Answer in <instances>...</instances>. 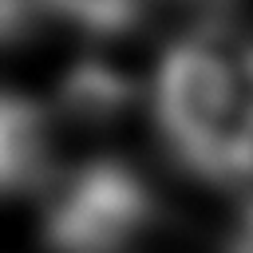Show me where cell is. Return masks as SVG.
<instances>
[{
	"mask_svg": "<svg viewBox=\"0 0 253 253\" xmlns=\"http://www.w3.org/2000/svg\"><path fill=\"white\" fill-rule=\"evenodd\" d=\"M158 123L194 170L237 182L253 174V75L210 32L170 43L154 83Z\"/></svg>",
	"mask_w": 253,
	"mask_h": 253,
	"instance_id": "obj_1",
	"label": "cell"
},
{
	"mask_svg": "<svg viewBox=\"0 0 253 253\" xmlns=\"http://www.w3.org/2000/svg\"><path fill=\"white\" fill-rule=\"evenodd\" d=\"M229 253H253V202H249V210H245L241 221H237V233H233Z\"/></svg>",
	"mask_w": 253,
	"mask_h": 253,
	"instance_id": "obj_5",
	"label": "cell"
},
{
	"mask_svg": "<svg viewBox=\"0 0 253 253\" xmlns=\"http://www.w3.org/2000/svg\"><path fill=\"white\" fill-rule=\"evenodd\" d=\"M150 217L142 182L119 162H91L47 202V241L55 253H115Z\"/></svg>",
	"mask_w": 253,
	"mask_h": 253,
	"instance_id": "obj_2",
	"label": "cell"
},
{
	"mask_svg": "<svg viewBox=\"0 0 253 253\" xmlns=\"http://www.w3.org/2000/svg\"><path fill=\"white\" fill-rule=\"evenodd\" d=\"M47 174V119L20 95L4 99V182L40 186Z\"/></svg>",
	"mask_w": 253,
	"mask_h": 253,
	"instance_id": "obj_3",
	"label": "cell"
},
{
	"mask_svg": "<svg viewBox=\"0 0 253 253\" xmlns=\"http://www.w3.org/2000/svg\"><path fill=\"white\" fill-rule=\"evenodd\" d=\"M221 40L253 75V0H202V28Z\"/></svg>",
	"mask_w": 253,
	"mask_h": 253,
	"instance_id": "obj_4",
	"label": "cell"
}]
</instances>
